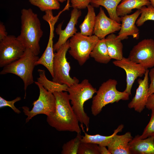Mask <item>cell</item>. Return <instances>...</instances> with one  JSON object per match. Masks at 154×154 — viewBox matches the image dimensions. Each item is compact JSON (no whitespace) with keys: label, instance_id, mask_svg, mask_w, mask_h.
Listing matches in <instances>:
<instances>
[{"label":"cell","instance_id":"5","mask_svg":"<svg viewBox=\"0 0 154 154\" xmlns=\"http://www.w3.org/2000/svg\"><path fill=\"white\" fill-rule=\"evenodd\" d=\"M39 58L38 56L35 55L30 49L26 48L21 57L4 66L0 72L1 75L11 73L18 76L23 80L25 92V99L27 87L35 82L33 72L35 63Z\"/></svg>","mask_w":154,"mask_h":154},{"label":"cell","instance_id":"7","mask_svg":"<svg viewBox=\"0 0 154 154\" xmlns=\"http://www.w3.org/2000/svg\"><path fill=\"white\" fill-rule=\"evenodd\" d=\"M99 40L95 35L88 36L76 33L69 40L68 52L81 66L90 57V54Z\"/></svg>","mask_w":154,"mask_h":154},{"label":"cell","instance_id":"26","mask_svg":"<svg viewBox=\"0 0 154 154\" xmlns=\"http://www.w3.org/2000/svg\"><path fill=\"white\" fill-rule=\"evenodd\" d=\"M82 136L77 133L76 136L64 143L62 147V154H78L79 146L82 142Z\"/></svg>","mask_w":154,"mask_h":154},{"label":"cell","instance_id":"24","mask_svg":"<svg viewBox=\"0 0 154 154\" xmlns=\"http://www.w3.org/2000/svg\"><path fill=\"white\" fill-rule=\"evenodd\" d=\"M37 71L39 76L37 78V81L46 90L52 93L55 92L67 91L68 86L67 85L60 84L48 80L46 76L44 70L38 69Z\"/></svg>","mask_w":154,"mask_h":154},{"label":"cell","instance_id":"22","mask_svg":"<svg viewBox=\"0 0 154 154\" xmlns=\"http://www.w3.org/2000/svg\"><path fill=\"white\" fill-rule=\"evenodd\" d=\"M90 56L100 63L107 64L110 62L111 59L108 54L105 38L99 39Z\"/></svg>","mask_w":154,"mask_h":154},{"label":"cell","instance_id":"28","mask_svg":"<svg viewBox=\"0 0 154 154\" xmlns=\"http://www.w3.org/2000/svg\"><path fill=\"white\" fill-rule=\"evenodd\" d=\"M140 9V16L136 22L137 27L142 26L147 21H154V8L151 5L143 6Z\"/></svg>","mask_w":154,"mask_h":154},{"label":"cell","instance_id":"2","mask_svg":"<svg viewBox=\"0 0 154 154\" xmlns=\"http://www.w3.org/2000/svg\"><path fill=\"white\" fill-rule=\"evenodd\" d=\"M21 13V33L17 38L26 48L38 56L40 52L39 42L43 34L40 21L31 9H23Z\"/></svg>","mask_w":154,"mask_h":154},{"label":"cell","instance_id":"17","mask_svg":"<svg viewBox=\"0 0 154 154\" xmlns=\"http://www.w3.org/2000/svg\"><path fill=\"white\" fill-rule=\"evenodd\" d=\"M132 139L129 132L121 135L116 134L107 146L108 150L111 154H131L129 143Z\"/></svg>","mask_w":154,"mask_h":154},{"label":"cell","instance_id":"38","mask_svg":"<svg viewBox=\"0 0 154 154\" xmlns=\"http://www.w3.org/2000/svg\"><path fill=\"white\" fill-rule=\"evenodd\" d=\"M58 0L60 2H61V3H63L66 1V0Z\"/></svg>","mask_w":154,"mask_h":154},{"label":"cell","instance_id":"23","mask_svg":"<svg viewBox=\"0 0 154 154\" xmlns=\"http://www.w3.org/2000/svg\"><path fill=\"white\" fill-rule=\"evenodd\" d=\"M88 12L83 22L79 26L80 33L82 35L90 36L93 34L96 16L93 6L89 5Z\"/></svg>","mask_w":154,"mask_h":154},{"label":"cell","instance_id":"32","mask_svg":"<svg viewBox=\"0 0 154 154\" xmlns=\"http://www.w3.org/2000/svg\"><path fill=\"white\" fill-rule=\"evenodd\" d=\"M92 0H70L71 7L73 8L78 9H84L87 8Z\"/></svg>","mask_w":154,"mask_h":154},{"label":"cell","instance_id":"16","mask_svg":"<svg viewBox=\"0 0 154 154\" xmlns=\"http://www.w3.org/2000/svg\"><path fill=\"white\" fill-rule=\"evenodd\" d=\"M140 9L137 10L131 15H127L121 17V28L117 38L121 40L127 39L129 36L134 38H139V31L136 25V22L140 15Z\"/></svg>","mask_w":154,"mask_h":154},{"label":"cell","instance_id":"20","mask_svg":"<svg viewBox=\"0 0 154 154\" xmlns=\"http://www.w3.org/2000/svg\"><path fill=\"white\" fill-rule=\"evenodd\" d=\"M150 5L148 0H122L117 6V14L121 17L130 13L133 9H139L143 6Z\"/></svg>","mask_w":154,"mask_h":154},{"label":"cell","instance_id":"4","mask_svg":"<svg viewBox=\"0 0 154 154\" xmlns=\"http://www.w3.org/2000/svg\"><path fill=\"white\" fill-rule=\"evenodd\" d=\"M117 84L116 80L110 79L101 84L97 90L96 95L92 98L91 111L93 116H96L99 114L103 108L109 104L129 99L130 95L129 94L117 89Z\"/></svg>","mask_w":154,"mask_h":154},{"label":"cell","instance_id":"14","mask_svg":"<svg viewBox=\"0 0 154 154\" xmlns=\"http://www.w3.org/2000/svg\"><path fill=\"white\" fill-rule=\"evenodd\" d=\"M81 14V12L79 9L73 8L71 12L70 19L65 29H62V23L58 25L55 31L59 35V38L57 41L54 44V52L58 50L61 46L67 41L69 38L72 37L77 33V29L76 25Z\"/></svg>","mask_w":154,"mask_h":154},{"label":"cell","instance_id":"35","mask_svg":"<svg viewBox=\"0 0 154 154\" xmlns=\"http://www.w3.org/2000/svg\"><path fill=\"white\" fill-rule=\"evenodd\" d=\"M7 36V33L6 31L5 26L3 23L1 22L0 23V41L4 39Z\"/></svg>","mask_w":154,"mask_h":154},{"label":"cell","instance_id":"10","mask_svg":"<svg viewBox=\"0 0 154 154\" xmlns=\"http://www.w3.org/2000/svg\"><path fill=\"white\" fill-rule=\"evenodd\" d=\"M128 58L141 65L145 69L154 67V40L143 39L133 46Z\"/></svg>","mask_w":154,"mask_h":154},{"label":"cell","instance_id":"8","mask_svg":"<svg viewBox=\"0 0 154 154\" xmlns=\"http://www.w3.org/2000/svg\"><path fill=\"white\" fill-rule=\"evenodd\" d=\"M34 82L38 87L39 94L38 99L33 102V107L31 110L27 106L22 107L25 114L27 116L26 123L38 114H44L47 116L54 112L56 109L55 99L53 94L46 90L37 81Z\"/></svg>","mask_w":154,"mask_h":154},{"label":"cell","instance_id":"11","mask_svg":"<svg viewBox=\"0 0 154 154\" xmlns=\"http://www.w3.org/2000/svg\"><path fill=\"white\" fill-rule=\"evenodd\" d=\"M60 15L58 14L53 16L52 12H48L42 17L43 19L48 23L50 27V35L46 48L44 53L35 63V66L42 65L49 71L52 77L53 76V64L54 56L53 39L54 37V27Z\"/></svg>","mask_w":154,"mask_h":154},{"label":"cell","instance_id":"18","mask_svg":"<svg viewBox=\"0 0 154 154\" xmlns=\"http://www.w3.org/2000/svg\"><path fill=\"white\" fill-rule=\"evenodd\" d=\"M130 151L133 154H154V136L141 139L137 135L129 143Z\"/></svg>","mask_w":154,"mask_h":154},{"label":"cell","instance_id":"34","mask_svg":"<svg viewBox=\"0 0 154 154\" xmlns=\"http://www.w3.org/2000/svg\"><path fill=\"white\" fill-rule=\"evenodd\" d=\"M145 107L149 110L154 108V95H150L148 98Z\"/></svg>","mask_w":154,"mask_h":154},{"label":"cell","instance_id":"3","mask_svg":"<svg viewBox=\"0 0 154 154\" xmlns=\"http://www.w3.org/2000/svg\"><path fill=\"white\" fill-rule=\"evenodd\" d=\"M96 91L87 79L68 87L67 90L72 107L79 122L86 127L87 131L89 129L90 118L84 110V105L86 101L93 98Z\"/></svg>","mask_w":154,"mask_h":154},{"label":"cell","instance_id":"31","mask_svg":"<svg viewBox=\"0 0 154 154\" xmlns=\"http://www.w3.org/2000/svg\"><path fill=\"white\" fill-rule=\"evenodd\" d=\"M21 100L20 97H18L13 100L11 101H7L1 97H0V108L6 106H9L16 113L19 114L21 112L14 105V104Z\"/></svg>","mask_w":154,"mask_h":154},{"label":"cell","instance_id":"9","mask_svg":"<svg viewBox=\"0 0 154 154\" xmlns=\"http://www.w3.org/2000/svg\"><path fill=\"white\" fill-rule=\"evenodd\" d=\"M26 48L13 35H8L0 41V67L18 60L23 55Z\"/></svg>","mask_w":154,"mask_h":154},{"label":"cell","instance_id":"6","mask_svg":"<svg viewBox=\"0 0 154 154\" xmlns=\"http://www.w3.org/2000/svg\"><path fill=\"white\" fill-rule=\"evenodd\" d=\"M69 40H68L54 53L53 64L52 81L68 87L78 83L76 77L72 78L70 75V66L66 58L67 52L69 48Z\"/></svg>","mask_w":154,"mask_h":154},{"label":"cell","instance_id":"33","mask_svg":"<svg viewBox=\"0 0 154 154\" xmlns=\"http://www.w3.org/2000/svg\"><path fill=\"white\" fill-rule=\"evenodd\" d=\"M149 76L151 81L149 88V96L151 94L154 95V68H152L149 71Z\"/></svg>","mask_w":154,"mask_h":154},{"label":"cell","instance_id":"37","mask_svg":"<svg viewBox=\"0 0 154 154\" xmlns=\"http://www.w3.org/2000/svg\"><path fill=\"white\" fill-rule=\"evenodd\" d=\"M151 4V5L154 8V0H148Z\"/></svg>","mask_w":154,"mask_h":154},{"label":"cell","instance_id":"19","mask_svg":"<svg viewBox=\"0 0 154 154\" xmlns=\"http://www.w3.org/2000/svg\"><path fill=\"white\" fill-rule=\"evenodd\" d=\"M114 33L105 38L108 52L111 59L121 60L123 56V44L121 40L117 38Z\"/></svg>","mask_w":154,"mask_h":154},{"label":"cell","instance_id":"21","mask_svg":"<svg viewBox=\"0 0 154 154\" xmlns=\"http://www.w3.org/2000/svg\"><path fill=\"white\" fill-rule=\"evenodd\" d=\"M123 127L124 125L123 124L119 125L114 130L112 135L108 136L98 134L91 135L84 132V135L82 137V142L92 143L100 146H107L114 137L118 133L121 132Z\"/></svg>","mask_w":154,"mask_h":154},{"label":"cell","instance_id":"12","mask_svg":"<svg viewBox=\"0 0 154 154\" xmlns=\"http://www.w3.org/2000/svg\"><path fill=\"white\" fill-rule=\"evenodd\" d=\"M113 63L125 71L126 86L124 91L131 95V89L135 80L144 75L146 69L140 64L131 60L128 58L123 57L121 60L113 61Z\"/></svg>","mask_w":154,"mask_h":154},{"label":"cell","instance_id":"29","mask_svg":"<svg viewBox=\"0 0 154 154\" xmlns=\"http://www.w3.org/2000/svg\"><path fill=\"white\" fill-rule=\"evenodd\" d=\"M78 154H100L98 145L92 143L82 142Z\"/></svg>","mask_w":154,"mask_h":154},{"label":"cell","instance_id":"1","mask_svg":"<svg viewBox=\"0 0 154 154\" xmlns=\"http://www.w3.org/2000/svg\"><path fill=\"white\" fill-rule=\"evenodd\" d=\"M56 101L55 111L47 116L46 121L51 127L59 131H69L81 133L78 118L70 104L66 91L53 93Z\"/></svg>","mask_w":154,"mask_h":154},{"label":"cell","instance_id":"13","mask_svg":"<svg viewBox=\"0 0 154 154\" xmlns=\"http://www.w3.org/2000/svg\"><path fill=\"white\" fill-rule=\"evenodd\" d=\"M121 24L108 17L102 8L100 7L96 16L93 34L100 39L105 38L106 36L119 31Z\"/></svg>","mask_w":154,"mask_h":154},{"label":"cell","instance_id":"36","mask_svg":"<svg viewBox=\"0 0 154 154\" xmlns=\"http://www.w3.org/2000/svg\"><path fill=\"white\" fill-rule=\"evenodd\" d=\"M99 151L100 154H111L106 146L99 145Z\"/></svg>","mask_w":154,"mask_h":154},{"label":"cell","instance_id":"30","mask_svg":"<svg viewBox=\"0 0 154 154\" xmlns=\"http://www.w3.org/2000/svg\"><path fill=\"white\" fill-rule=\"evenodd\" d=\"M151 110V117L149 122L144 129L142 134L141 135H137L140 139H143L154 136V108Z\"/></svg>","mask_w":154,"mask_h":154},{"label":"cell","instance_id":"25","mask_svg":"<svg viewBox=\"0 0 154 154\" xmlns=\"http://www.w3.org/2000/svg\"><path fill=\"white\" fill-rule=\"evenodd\" d=\"M122 0H92L91 3L97 6H101L107 10L110 18L120 23L121 17L118 16L117 9Z\"/></svg>","mask_w":154,"mask_h":154},{"label":"cell","instance_id":"15","mask_svg":"<svg viewBox=\"0 0 154 154\" xmlns=\"http://www.w3.org/2000/svg\"><path fill=\"white\" fill-rule=\"evenodd\" d=\"M149 72L148 69H146L143 79L139 78L137 80L138 86L135 95L128 105L129 108H133L139 113L141 112L145 107L149 96Z\"/></svg>","mask_w":154,"mask_h":154},{"label":"cell","instance_id":"27","mask_svg":"<svg viewBox=\"0 0 154 154\" xmlns=\"http://www.w3.org/2000/svg\"><path fill=\"white\" fill-rule=\"evenodd\" d=\"M29 1L42 11L58 10L60 7L58 0H29Z\"/></svg>","mask_w":154,"mask_h":154}]
</instances>
